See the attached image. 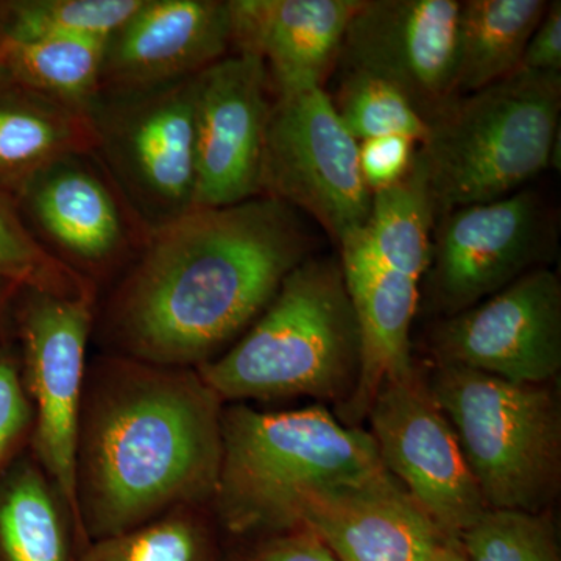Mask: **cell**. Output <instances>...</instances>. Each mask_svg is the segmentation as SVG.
I'll list each match as a JSON object with an SVG mask.
<instances>
[{
	"instance_id": "6da1fadb",
	"label": "cell",
	"mask_w": 561,
	"mask_h": 561,
	"mask_svg": "<svg viewBox=\"0 0 561 561\" xmlns=\"http://www.w3.org/2000/svg\"><path fill=\"white\" fill-rule=\"evenodd\" d=\"M300 214L272 197L194 208L151 230L102 316L110 353L198 368L216 359L308 260Z\"/></svg>"
},
{
	"instance_id": "7a4b0ae2",
	"label": "cell",
	"mask_w": 561,
	"mask_h": 561,
	"mask_svg": "<svg viewBox=\"0 0 561 561\" xmlns=\"http://www.w3.org/2000/svg\"><path fill=\"white\" fill-rule=\"evenodd\" d=\"M224 408L197 368L116 353L88 364L76 446L77 511L88 541L179 508H209Z\"/></svg>"
},
{
	"instance_id": "3957f363",
	"label": "cell",
	"mask_w": 561,
	"mask_h": 561,
	"mask_svg": "<svg viewBox=\"0 0 561 561\" xmlns=\"http://www.w3.org/2000/svg\"><path fill=\"white\" fill-rule=\"evenodd\" d=\"M386 472L370 432L343 424L323 405L265 412L245 402L221 412V461L209 513L217 527L260 540L300 526L316 490Z\"/></svg>"
},
{
	"instance_id": "277c9868",
	"label": "cell",
	"mask_w": 561,
	"mask_h": 561,
	"mask_svg": "<svg viewBox=\"0 0 561 561\" xmlns=\"http://www.w3.org/2000/svg\"><path fill=\"white\" fill-rule=\"evenodd\" d=\"M225 404L316 398L342 408L360 371V331L341 257L309 256L230 348L197 368Z\"/></svg>"
},
{
	"instance_id": "5b68a950",
	"label": "cell",
	"mask_w": 561,
	"mask_h": 561,
	"mask_svg": "<svg viewBox=\"0 0 561 561\" xmlns=\"http://www.w3.org/2000/svg\"><path fill=\"white\" fill-rule=\"evenodd\" d=\"M560 113L561 73L529 70L448 102L419 146L435 220L515 194L546 171L559 147Z\"/></svg>"
},
{
	"instance_id": "8992f818",
	"label": "cell",
	"mask_w": 561,
	"mask_h": 561,
	"mask_svg": "<svg viewBox=\"0 0 561 561\" xmlns=\"http://www.w3.org/2000/svg\"><path fill=\"white\" fill-rule=\"evenodd\" d=\"M489 511H549L561 486V409L551 383L437 364L427 382Z\"/></svg>"
},
{
	"instance_id": "52a82bcc",
	"label": "cell",
	"mask_w": 561,
	"mask_h": 561,
	"mask_svg": "<svg viewBox=\"0 0 561 561\" xmlns=\"http://www.w3.org/2000/svg\"><path fill=\"white\" fill-rule=\"evenodd\" d=\"M195 77L136 91H101L88 117L94 154L154 230L194 208Z\"/></svg>"
},
{
	"instance_id": "ba28073f",
	"label": "cell",
	"mask_w": 561,
	"mask_h": 561,
	"mask_svg": "<svg viewBox=\"0 0 561 561\" xmlns=\"http://www.w3.org/2000/svg\"><path fill=\"white\" fill-rule=\"evenodd\" d=\"M261 190L312 217L339 249L364 231L373 194L362 179L359 142L323 88L273 98Z\"/></svg>"
},
{
	"instance_id": "9c48e42d",
	"label": "cell",
	"mask_w": 561,
	"mask_h": 561,
	"mask_svg": "<svg viewBox=\"0 0 561 561\" xmlns=\"http://www.w3.org/2000/svg\"><path fill=\"white\" fill-rule=\"evenodd\" d=\"M95 300L22 289L13 316L22 379L35 413L28 453L60 491L80 529L76 446Z\"/></svg>"
},
{
	"instance_id": "30bf717a",
	"label": "cell",
	"mask_w": 561,
	"mask_h": 561,
	"mask_svg": "<svg viewBox=\"0 0 561 561\" xmlns=\"http://www.w3.org/2000/svg\"><path fill=\"white\" fill-rule=\"evenodd\" d=\"M556 249V216L529 187L449 210L435 220L426 272L434 308L465 311L548 264Z\"/></svg>"
},
{
	"instance_id": "8fae6325",
	"label": "cell",
	"mask_w": 561,
	"mask_h": 561,
	"mask_svg": "<svg viewBox=\"0 0 561 561\" xmlns=\"http://www.w3.org/2000/svg\"><path fill=\"white\" fill-rule=\"evenodd\" d=\"M14 203L41 245L95 287L127 271L151 234L94 151L49 165Z\"/></svg>"
},
{
	"instance_id": "7c38bea8",
	"label": "cell",
	"mask_w": 561,
	"mask_h": 561,
	"mask_svg": "<svg viewBox=\"0 0 561 561\" xmlns=\"http://www.w3.org/2000/svg\"><path fill=\"white\" fill-rule=\"evenodd\" d=\"M386 471L449 538L489 511L448 416L413 370L389 379L367 413Z\"/></svg>"
},
{
	"instance_id": "4fadbf2b",
	"label": "cell",
	"mask_w": 561,
	"mask_h": 561,
	"mask_svg": "<svg viewBox=\"0 0 561 561\" xmlns=\"http://www.w3.org/2000/svg\"><path fill=\"white\" fill-rule=\"evenodd\" d=\"M437 364L518 383H551L561 370V280L548 265L527 272L432 332Z\"/></svg>"
},
{
	"instance_id": "5bb4252c",
	"label": "cell",
	"mask_w": 561,
	"mask_h": 561,
	"mask_svg": "<svg viewBox=\"0 0 561 561\" xmlns=\"http://www.w3.org/2000/svg\"><path fill=\"white\" fill-rule=\"evenodd\" d=\"M271 92L264 61L245 51H231L195 76L194 208L261 197Z\"/></svg>"
},
{
	"instance_id": "9a60e30c",
	"label": "cell",
	"mask_w": 561,
	"mask_h": 561,
	"mask_svg": "<svg viewBox=\"0 0 561 561\" xmlns=\"http://www.w3.org/2000/svg\"><path fill=\"white\" fill-rule=\"evenodd\" d=\"M457 0H360L343 35V72L381 79L424 121L456 98Z\"/></svg>"
},
{
	"instance_id": "2e32d148",
	"label": "cell",
	"mask_w": 561,
	"mask_h": 561,
	"mask_svg": "<svg viewBox=\"0 0 561 561\" xmlns=\"http://www.w3.org/2000/svg\"><path fill=\"white\" fill-rule=\"evenodd\" d=\"M232 50L228 0H142L106 39L101 91H136L198 76Z\"/></svg>"
},
{
	"instance_id": "e0dca14e",
	"label": "cell",
	"mask_w": 561,
	"mask_h": 561,
	"mask_svg": "<svg viewBox=\"0 0 561 561\" xmlns=\"http://www.w3.org/2000/svg\"><path fill=\"white\" fill-rule=\"evenodd\" d=\"M339 561H434L449 540L389 472L313 491L300 526Z\"/></svg>"
},
{
	"instance_id": "ac0fdd59",
	"label": "cell",
	"mask_w": 561,
	"mask_h": 561,
	"mask_svg": "<svg viewBox=\"0 0 561 561\" xmlns=\"http://www.w3.org/2000/svg\"><path fill=\"white\" fill-rule=\"evenodd\" d=\"M232 50L264 61L273 94L321 87L360 0H228Z\"/></svg>"
},
{
	"instance_id": "d6986e66",
	"label": "cell",
	"mask_w": 561,
	"mask_h": 561,
	"mask_svg": "<svg viewBox=\"0 0 561 561\" xmlns=\"http://www.w3.org/2000/svg\"><path fill=\"white\" fill-rule=\"evenodd\" d=\"M341 262L360 331L359 379L341 413L343 420L353 423L367 416L383 382L416 368L411 330L419 309L421 280L379 264L360 234L343 243Z\"/></svg>"
},
{
	"instance_id": "ffe728a7",
	"label": "cell",
	"mask_w": 561,
	"mask_h": 561,
	"mask_svg": "<svg viewBox=\"0 0 561 561\" xmlns=\"http://www.w3.org/2000/svg\"><path fill=\"white\" fill-rule=\"evenodd\" d=\"M94 149L87 113L14 84L0 92V194L14 202L49 165Z\"/></svg>"
},
{
	"instance_id": "44dd1931",
	"label": "cell",
	"mask_w": 561,
	"mask_h": 561,
	"mask_svg": "<svg viewBox=\"0 0 561 561\" xmlns=\"http://www.w3.org/2000/svg\"><path fill=\"white\" fill-rule=\"evenodd\" d=\"M88 545L31 453L0 474V561H79Z\"/></svg>"
},
{
	"instance_id": "7402d4cb",
	"label": "cell",
	"mask_w": 561,
	"mask_h": 561,
	"mask_svg": "<svg viewBox=\"0 0 561 561\" xmlns=\"http://www.w3.org/2000/svg\"><path fill=\"white\" fill-rule=\"evenodd\" d=\"M546 0H465L457 22L456 95L490 87L519 68Z\"/></svg>"
},
{
	"instance_id": "603a6c76",
	"label": "cell",
	"mask_w": 561,
	"mask_h": 561,
	"mask_svg": "<svg viewBox=\"0 0 561 561\" xmlns=\"http://www.w3.org/2000/svg\"><path fill=\"white\" fill-rule=\"evenodd\" d=\"M434 225V206L416 149L411 171L400 183L373 192L370 217L360 238L383 267L421 280L430 268Z\"/></svg>"
},
{
	"instance_id": "cb8c5ba5",
	"label": "cell",
	"mask_w": 561,
	"mask_h": 561,
	"mask_svg": "<svg viewBox=\"0 0 561 561\" xmlns=\"http://www.w3.org/2000/svg\"><path fill=\"white\" fill-rule=\"evenodd\" d=\"M103 49L88 38L0 39V70L14 87L88 114L101 94Z\"/></svg>"
},
{
	"instance_id": "d4e9b609",
	"label": "cell",
	"mask_w": 561,
	"mask_h": 561,
	"mask_svg": "<svg viewBox=\"0 0 561 561\" xmlns=\"http://www.w3.org/2000/svg\"><path fill=\"white\" fill-rule=\"evenodd\" d=\"M206 507H183L138 529L91 541L79 561H227Z\"/></svg>"
},
{
	"instance_id": "484cf974",
	"label": "cell",
	"mask_w": 561,
	"mask_h": 561,
	"mask_svg": "<svg viewBox=\"0 0 561 561\" xmlns=\"http://www.w3.org/2000/svg\"><path fill=\"white\" fill-rule=\"evenodd\" d=\"M142 0H0V39L106 43Z\"/></svg>"
},
{
	"instance_id": "4316f807",
	"label": "cell",
	"mask_w": 561,
	"mask_h": 561,
	"mask_svg": "<svg viewBox=\"0 0 561 561\" xmlns=\"http://www.w3.org/2000/svg\"><path fill=\"white\" fill-rule=\"evenodd\" d=\"M0 279L57 297L98 298V287L70 271L28 230L16 203L0 194Z\"/></svg>"
},
{
	"instance_id": "83f0119b",
	"label": "cell",
	"mask_w": 561,
	"mask_h": 561,
	"mask_svg": "<svg viewBox=\"0 0 561 561\" xmlns=\"http://www.w3.org/2000/svg\"><path fill=\"white\" fill-rule=\"evenodd\" d=\"M332 105L357 142L401 135L420 146L427 135V122L412 103L397 88L368 73L343 72Z\"/></svg>"
},
{
	"instance_id": "f1b7e54d",
	"label": "cell",
	"mask_w": 561,
	"mask_h": 561,
	"mask_svg": "<svg viewBox=\"0 0 561 561\" xmlns=\"http://www.w3.org/2000/svg\"><path fill=\"white\" fill-rule=\"evenodd\" d=\"M459 541L470 561H561L551 511H486Z\"/></svg>"
},
{
	"instance_id": "f546056e",
	"label": "cell",
	"mask_w": 561,
	"mask_h": 561,
	"mask_svg": "<svg viewBox=\"0 0 561 561\" xmlns=\"http://www.w3.org/2000/svg\"><path fill=\"white\" fill-rule=\"evenodd\" d=\"M33 426L35 413L13 335L0 341V474L31 449Z\"/></svg>"
},
{
	"instance_id": "4dcf8cb0",
	"label": "cell",
	"mask_w": 561,
	"mask_h": 561,
	"mask_svg": "<svg viewBox=\"0 0 561 561\" xmlns=\"http://www.w3.org/2000/svg\"><path fill=\"white\" fill-rule=\"evenodd\" d=\"M416 149H419L416 140L401 135H386L360 140L362 179L371 194L400 183L411 171Z\"/></svg>"
},
{
	"instance_id": "1f68e13d",
	"label": "cell",
	"mask_w": 561,
	"mask_h": 561,
	"mask_svg": "<svg viewBox=\"0 0 561 561\" xmlns=\"http://www.w3.org/2000/svg\"><path fill=\"white\" fill-rule=\"evenodd\" d=\"M227 561H339L308 529H295L251 540L250 546Z\"/></svg>"
},
{
	"instance_id": "d6a6232c",
	"label": "cell",
	"mask_w": 561,
	"mask_h": 561,
	"mask_svg": "<svg viewBox=\"0 0 561 561\" xmlns=\"http://www.w3.org/2000/svg\"><path fill=\"white\" fill-rule=\"evenodd\" d=\"M518 70L561 73V2H549L548 10L527 43Z\"/></svg>"
},
{
	"instance_id": "836d02e7",
	"label": "cell",
	"mask_w": 561,
	"mask_h": 561,
	"mask_svg": "<svg viewBox=\"0 0 561 561\" xmlns=\"http://www.w3.org/2000/svg\"><path fill=\"white\" fill-rule=\"evenodd\" d=\"M24 287L0 279V341L13 337V316L18 298Z\"/></svg>"
},
{
	"instance_id": "e575fe53",
	"label": "cell",
	"mask_w": 561,
	"mask_h": 561,
	"mask_svg": "<svg viewBox=\"0 0 561 561\" xmlns=\"http://www.w3.org/2000/svg\"><path fill=\"white\" fill-rule=\"evenodd\" d=\"M434 561H470L461 548L459 538H449Z\"/></svg>"
},
{
	"instance_id": "d590c367",
	"label": "cell",
	"mask_w": 561,
	"mask_h": 561,
	"mask_svg": "<svg viewBox=\"0 0 561 561\" xmlns=\"http://www.w3.org/2000/svg\"><path fill=\"white\" fill-rule=\"evenodd\" d=\"M11 81L9 80V77L3 73V70H0V92L5 91L7 88L11 87Z\"/></svg>"
}]
</instances>
